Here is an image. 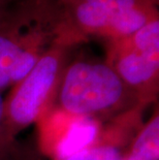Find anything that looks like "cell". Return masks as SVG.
I'll use <instances>...</instances> for the list:
<instances>
[{
    "label": "cell",
    "mask_w": 159,
    "mask_h": 160,
    "mask_svg": "<svg viewBox=\"0 0 159 160\" xmlns=\"http://www.w3.org/2000/svg\"><path fill=\"white\" fill-rule=\"evenodd\" d=\"M140 104L144 103L107 62L80 60L64 68L53 108L107 122Z\"/></svg>",
    "instance_id": "1"
},
{
    "label": "cell",
    "mask_w": 159,
    "mask_h": 160,
    "mask_svg": "<svg viewBox=\"0 0 159 160\" xmlns=\"http://www.w3.org/2000/svg\"><path fill=\"white\" fill-rule=\"evenodd\" d=\"M155 18L149 0H72L56 19L55 42L70 48L90 35L124 38Z\"/></svg>",
    "instance_id": "2"
},
{
    "label": "cell",
    "mask_w": 159,
    "mask_h": 160,
    "mask_svg": "<svg viewBox=\"0 0 159 160\" xmlns=\"http://www.w3.org/2000/svg\"><path fill=\"white\" fill-rule=\"evenodd\" d=\"M67 50L68 48L54 42L3 99L4 121L13 137L18 138L23 130L37 124L53 110L66 66Z\"/></svg>",
    "instance_id": "3"
},
{
    "label": "cell",
    "mask_w": 159,
    "mask_h": 160,
    "mask_svg": "<svg viewBox=\"0 0 159 160\" xmlns=\"http://www.w3.org/2000/svg\"><path fill=\"white\" fill-rule=\"evenodd\" d=\"M106 62L142 103L157 101L159 91V20L127 37L107 42Z\"/></svg>",
    "instance_id": "4"
},
{
    "label": "cell",
    "mask_w": 159,
    "mask_h": 160,
    "mask_svg": "<svg viewBox=\"0 0 159 160\" xmlns=\"http://www.w3.org/2000/svg\"><path fill=\"white\" fill-rule=\"evenodd\" d=\"M55 39L50 22L31 28L23 21H0V91L25 78Z\"/></svg>",
    "instance_id": "5"
},
{
    "label": "cell",
    "mask_w": 159,
    "mask_h": 160,
    "mask_svg": "<svg viewBox=\"0 0 159 160\" xmlns=\"http://www.w3.org/2000/svg\"><path fill=\"white\" fill-rule=\"evenodd\" d=\"M103 122L74 117L53 108L42 119L39 127L40 153L52 160H62L86 147L96 138Z\"/></svg>",
    "instance_id": "6"
},
{
    "label": "cell",
    "mask_w": 159,
    "mask_h": 160,
    "mask_svg": "<svg viewBox=\"0 0 159 160\" xmlns=\"http://www.w3.org/2000/svg\"><path fill=\"white\" fill-rule=\"evenodd\" d=\"M148 105L140 104L103 122L96 138L86 147L62 160H121L140 129Z\"/></svg>",
    "instance_id": "7"
},
{
    "label": "cell",
    "mask_w": 159,
    "mask_h": 160,
    "mask_svg": "<svg viewBox=\"0 0 159 160\" xmlns=\"http://www.w3.org/2000/svg\"><path fill=\"white\" fill-rule=\"evenodd\" d=\"M121 160H159L158 107L147 122H144Z\"/></svg>",
    "instance_id": "8"
},
{
    "label": "cell",
    "mask_w": 159,
    "mask_h": 160,
    "mask_svg": "<svg viewBox=\"0 0 159 160\" xmlns=\"http://www.w3.org/2000/svg\"><path fill=\"white\" fill-rule=\"evenodd\" d=\"M0 160H43L42 153L24 145L8 131L3 115V98L0 91Z\"/></svg>",
    "instance_id": "9"
},
{
    "label": "cell",
    "mask_w": 159,
    "mask_h": 160,
    "mask_svg": "<svg viewBox=\"0 0 159 160\" xmlns=\"http://www.w3.org/2000/svg\"><path fill=\"white\" fill-rule=\"evenodd\" d=\"M68 1H72V0H68Z\"/></svg>",
    "instance_id": "10"
}]
</instances>
